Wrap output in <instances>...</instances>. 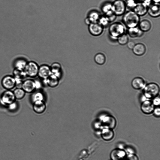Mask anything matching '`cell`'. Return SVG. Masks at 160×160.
I'll use <instances>...</instances> for the list:
<instances>
[{
  "label": "cell",
  "mask_w": 160,
  "mask_h": 160,
  "mask_svg": "<svg viewBox=\"0 0 160 160\" xmlns=\"http://www.w3.org/2000/svg\"><path fill=\"white\" fill-rule=\"evenodd\" d=\"M122 20L124 25L128 28L137 27L140 22V17L132 11L125 13Z\"/></svg>",
  "instance_id": "obj_1"
},
{
  "label": "cell",
  "mask_w": 160,
  "mask_h": 160,
  "mask_svg": "<svg viewBox=\"0 0 160 160\" xmlns=\"http://www.w3.org/2000/svg\"><path fill=\"white\" fill-rule=\"evenodd\" d=\"M160 88L157 84L151 83L148 84L145 87L143 93L145 97L149 99H154L158 95Z\"/></svg>",
  "instance_id": "obj_2"
},
{
  "label": "cell",
  "mask_w": 160,
  "mask_h": 160,
  "mask_svg": "<svg viewBox=\"0 0 160 160\" xmlns=\"http://www.w3.org/2000/svg\"><path fill=\"white\" fill-rule=\"evenodd\" d=\"M110 35L114 38L118 37L125 33V29L124 26L119 22L113 23L109 28Z\"/></svg>",
  "instance_id": "obj_3"
},
{
  "label": "cell",
  "mask_w": 160,
  "mask_h": 160,
  "mask_svg": "<svg viewBox=\"0 0 160 160\" xmlns=\"http://www.w3.org/2000/svg\"><path fill=\"white\" fill-rule=\"evenodd\" d=\"M16 101L13 91L11 90H6L0 96V104L5 107Z\"/></svg>",
  "instance_id": "obj_4"
},
{
  "label": "cell",
  "mask_w": 160,
  "mask_h": 160,
  "mask_svg": "<svg viewBox=\"0 0 160 160\" xmlns=\"http://www.w3.org/2000/svg\"><path fill=\"white\" fill-rule=\"evenodd\" d=\"M39 66L35 62H28L24 70L27 77L34 78L38 77Z\"/></svg>",
  "instance_id": "obj_5"
},
{
  "label": "cell",
  "mask_w": 160,
  "mask_h": 160,
  "mask_svg": "<svg viewBox=\"0 0 160 160\" xmlns=\"http://www.w3.org/2000/svg\"><path fill=\"white\" fill-rule=\"evenodd\" d=\"M126 8L123 0H116L112 3V11L117 17L120 16L125 14Z\"/></svg>",
  "instance_id": "obj_6"
},
{
  "label": "cell",
  "mask_w": 160,
  "mask_h": 160,
  "mask_svg": "<svg viewBox=\"0 0 160 160\" xmlns=\"http://www.w3.org/2000/svg\"><path fill=\"white\" fill-rule=\"evenodd\" d=\"M1 84L6 90H12L16 87V79L13 76L6 75L2 79Z\"/></svg>",
  "instance_id": "obj_7"
},
{
  "label": "cell",
  "mask_w": 160,
  "mask_h": 160,
  "mask_svg": "<svg viewBox=\"0 0 160 160\" xmlns=\"http://www.w3.org/2000/svg\"><path fill=\"white\" fill-rule=\"evenodd\" d=\"M21 88L26 93H33L36 90L35 80L29 79L24 80L22 84Z\"/></svg>",
  "instance_id": "obj_8"
},
{
  "label": "cell",
  "mask_w": 160,
  "mask_h": 160,
  "mask_svg": "<svg viewBox=\"0 0 160 160\" xmlns=\"http://www.w3.org/2000/svg\"><path fill=\"white\" fill-rule=\"evenodd\" d=\"M101 124L105 128L111 129L115 128L117 124V121L116 118L111 115L105 116L101 119Z\"/></svg>",
  "instance_id": "obj_9"
},
{
  "label": "cell",
  "mask_w": 160,
  "mask_h": 160,
  "mask_svg": "<svg viewBox=\"0 0 160 160\" xmlns=\"http://www.w3.org/2000/svg\"><path fill=\"white\" fill-rule=\"evenodd\" d=\"M104 27L98 22L92 23L88 27V30L90 34L94 36L101 35L103 33Z\"/></svg>",
  "instance_id": "obj_10"
},
{
  "label": "cell",
  "mask_w": 160,
  "mask_h": 160,
  "mask_svg": "<svg viewBox=\"0 0 160 160\" xmlns=\"http://www.w3.org/2000/svg\"><path fill=\"white\" fill-rule=\"evenodd\" d=\"M50 66L47 65L43 64L39 66L38 77L41 79H47L51 74Z\"/></svg>",
  "instance_id": "obj_11"
},
{
  "label": "cell",
  "mask_w": 160,
  "mask_h": 160,
  "mask_svg": "<svg viewBox=\"0 0 160 160\" xmlns=\"http://www.w3.org/2000/svg\"><path fill=\"white\" fill-rule=\"evenodd\" d=\"M127 155L124 149L117 148L111 151L110 158L111 160H125Z\"/></svg>",
  "instance_id": "obj_12"
},
{
  "label": "cell",
  "mask_w": 160,
  "mask_h": 160,
  "mask_svg": "<svg viewBox=\"0 0 160 160\" xmlns=\"http://www.w3.org/2000/svg\"><path fill=\"white\" fill-rule=\"evenodd\" d=\"M155 108V105L152 101H143L141 105V111L146 115H149L153 113Z\"/></svg>",
  "instance_id": "obj_13"
},
{
  "label": "cell",
  "mask_w": 160,
  "mask_h": 160,
  "mask_svg": "<svg viewBox=\"0 0 160 160\" xmlns=\"http://www.w3.org/2000/svg\"><path fill=\"white\" fill-rule=\"evenodd\" d=\"M32 106L33 111L38 114L43 113L47 109V104L44 101L35 102L33 103Z\"/></svg>",
  "instance_id": "obj_14"
},
{
  "label": "cell",
  "mask_w": 160,
  "mask_h": 160,
  "mask_svg": "<svg viewBox=\"0 0 160 160\" xmlns=\"http://www.w3.org/2000/svg\"><path fill=\"white\" fill-rule=\"evenodd\" d=\"M148 8L142 2L137 3L133 11L140 17H143L148 13Z\"/></svg>",
  "instance_id": "obj_15"
},
{
  "label": "cell",
  "mask_w": 160,
  "mask_h": 160,
  "mask_svg": "<svg viewBox=\"0 0 160 160\" xmlns=\"http://www.w3.org/2000/svg\"><path fill=\"white\" fill-rule=\"evenodd\" d=\"M60 79L55 75L51 74L47 79L43 80L49 87L51 88L57 87L59 85Z\"/></svg>",
  "instance_id": "obj_16"
},
{
  "label": "cell",
  "mask_w": 160,
  "mask_h": 160,
  "mask_svg": "<svg viewBox=\"0 0 160 160\" xmlns=\"http://www.w3.org/2000/svg\"><path fill=\"white\" fill-rule=\"evenodd\" d=\"M101 134L102 138L107 141L112 140L115 135L113 129L105 128L102 130Z\"/></svg>",
  "instance_id": "obj_17"
},
{
  "label": "cell",
  "mask_w": 160,
  "mask_h": 160,
  "mask_svg": "<svg viewBox=\"0 0 160 160\" xmlns=\"http://www.w3.org/2000/svg\"><path fill=\"white\" fill-rule=\"evenodd\" d=\"M148 13L152 17H158L160 15V6L157 4H151L148 7Z\"/></svg>",
  "instance_id": "obj_18"
},
{
  "label": "cell",
  "mask_w": 160,
  "mask_h": 160,
  "mask_svg": "<svg viewBox=\"0 0 160 160\" xmlns=\"http://www.w3.org/2000/svg\"><path fill=\"white\" fill-rule=\"evenodd\" d=\"M132 50L135 55L141 56L145 54L146 48V46L143 44L139 43L135 44Z\"/></svg>",
  "instance_id": "obj_19"
},
{
  "label": "cell",
  "mask_w": 160,
  "mask_h": 160,
  "mask_svg": "<svg viewBox=\"0 0 160 160\" xmlns=\"http://www.w3.org/2000/svg\"><path fill=\"white\" fill-rule=\"evenodd\" d=\"M52 74H54L60 79L62 75V67L58 62L53 63L50 66Z\"/></svg>",
  "instance_id": "obj_20"
},
{
  "label": "cell",
  "mask_w": 160,
  "mask_h": 160,
  "mask_svg": "<svg viewBox=\"0 0 160 160\" xmlns=\"http://www.w3.org/2000/svg\"><path fill=\"white\" fill-rule=\"evenodd\" d=\"M145 83V82L143 78L140 77H137L132 80L131 85L134 89L139 90L141 89L144 86Z\"/></svg>",
  "instance_id": "obj_21"
},
{
  "label": "cell",
  "mask_w": 160,
  "mask_h": 160,
  "mask_svg": "<svg viewBox=\"0 0 160 160\" xmlns=\"http://www.w3.org/2000/svg\"><path fill=\"white\" fill-rule=\"evenodd\" d=\"M143 34V32L138 27L129 28L128 31V35L132 38L140 37Z\"/></svg>",
  "instance_id": "obj_22"
},
{
  "label": "cell",
  "mask_w": 160,
  "mask_h": 160,
  "mask_svg": "<svg viewBox=\"0 0 160 160\" xmlns=\"http://www.w3.org/2000/svg\"><path fill=\"white\" fill-rule=\"evenodd\" d=\"M13 73V77L17 79L24 81V80L27 77L24 70L14 68Z\"/></svg>",
  "instance_id": "obj_23"
},
{
  "label": "cell",
  "mask_w": 160,
  "mask_h": 160,
  "mask_svg": "<svg viewBox=\"0 0 160 160\" xmlns=\"http://www.w3.org/2000/svg\"><path fill=\"white\" fill-rule=\"evenodd\" d=\"M138 26L143 32H147L151 29L152 25L151 22L149 20H144L140 22Z\"/></svg>",
  "instance_id": "obj_24"
},
{
  "label": "cell",
  "mask_w": 160,
  "mask_h": 160,
  "mask_svg": "<svg viewBox=\"0 0 160 160\" xmlns=\"http://www.w3.org/2000/svg\"><path fill=\"white\" fill-rule=\"evenodd\" d=\"M32 94L31 100L32 103L36 101H44V95L40 89L36 90Z\"/></svg>",
  "instance_id": "obj_25"
},
{
  "label": "cell",
  "mask_w": 160,
  "mask_h": 160,
  "mask_svg": "<svg viewBox=\"0 0 160 160\" xmlns=\"http://www.w3.org/2000/svg\"><path fill=\"white\" fill-rule=\"evenodd\" d=\"M13 92L16 100H21L23 99L26 96V93L22 88L15 89Z\"/></svg>",
  "instance_id": "obj_26"
},
{
  "label": "cell",
  "mask_w": 160,
  "mask_h": 160,
  "mask_svg": "<svg viewBox=\"0 0 160 160\" xmlns=\"http://www.w3.org/2000/svg\"><path fill=\"white\" fill-rule=\"evenodd\" d=\"M100 17L99 13L96 11H93L89 14L87 17L92 23L98 22Z\"/></svg>",
  "instance_id": "obj_27"
},
{
  "label": "cell",
  "mask_w": 160,
  "mask_h": 160,
  "mask_svg": "<svg viewBox=\"0 0 160 160\" xmlns=\"http://www.w3.org/2000/svg\"><path fill=\"white\" fill-rule=\"evenodd\" d=\"M95 63L100 65H102L106 62V58L105 56L102 53H98L96 54L94 57Z\"/></svg>",
  "instance_id": "obj_28"
},
{
  "label": "cell",
  "mask_w": 160,
  "mask_h": 160,
  "mask_svg": "<svg viewBox=\"0 0 160 160\" xmlns=\"http://www.w3.org/2000/svg\"><path fill=\"white\" fill-rule=\"evenodd\" d=\"M27 63L28 62L25 59H18L15 62L14 64L15 68L24 70Z\"/></svg>",
  "instance_id": "obj_29"
},
{
  "label": "cell",
  "mask_w": 160,
  "mask_h": 160,
  "mask_svg": "<svg viewBox=\"0 0 160 160\" xmlns=\"http://www.w3.org/2000/svg\"><path fill=\"white\" fill-rule=\"evenodd\" d=\"M117 39L118 43L122 45L127 44L128 42V37L125 33L118 37Z\"/></svg>",
  "instance_id": "obj_30"
},
{
  "label": "cell",
  "mask_w": 160,
  "mask_h": 160,
  "mask_svg": "<svg viewBox=\"0 0 160 160\" xmlns=\"http://www.w3.org/2000/svg\"><path fill=\"white\" fill-rule=\"evenodd\" d=\"M107 19L109 23L115 21L117 17L116 15L112 11H111L105 14V16Z\"/></svg>",
  "instance_id": "obj_31"
},
{
  "label": "cell",
  "mask_w": 160,
  "mask_h": 160,
  "mask_svg": "<svg viewBox=\"0 0 160 160\" xmlns=\"http://www.w3.org/2000/svg\"><path fill=\"white\" fill-rule=\"evenodd\" d=\"M112 3H107L104 5L101 8V10L105 14L108 12L112 11Z\"/></svg>",
  "instance_id": "obj_32"
},
{
  "label": "cell",
  "mask_w": 160,
  "mask_h": 160,
  "mask_svg": "<svg viewBox=\"0 0 160 160\" xmlns=\"http://www.w3.org/2000/svg\"><path fill=\"white\" fill-rule=\"evenodd\" d=\"M98 22L104 27L107 26L109 23L107 19L105 16L101 17Z\"/></svg>",
  "instance_id": "obj_33"
},
{
  "label": "cell",
  "mask_w": 160,
  "mask_h": 160,
  "mask_svg": "<svg viewBox=\"0 0 160 160\" xmlns=\"http://www.w3.org/2000/svg\"><path fill=\"white\" fill-rule=\"evenodd\" d=\"M125 2L126 7L131 9H134L137 4L134 0H126Z\"/></svg>",
  "instance_id": "obj_34"
},
{
  "label": "cell",
  "mask_w": 160,
  "mask_h": 160,
  "mask_svg": "<svg viewBox=\"0 0 160 160\" xmlns=\"http://www.w3.org/2000/svg\"><path fill=\"white\" fill-rule=\"evenodd\" d=\"M19 105L17 101L7 107V108L11 111L16 110L18 108Z\"/></svg>",
  "instance_id": "obj_35"
},
{
  "label": "cell",
  "mask_w": 160,
  "mask_h": 160,
  "mask_svg": "<svg viewBox=\"0 0 160 160\" xmlns=\"http://www.w3.org/2000/svg\"><path fill=\"white\" fill-rule=\"evenodd\" d=\"M125 160H139V158L135 154L127 155Z\"/></svg>",
  "instance_id": "obj_36"
},
{
  "label": "cell",
  "mask_w": 160,
  "mask_h": 160,
  "mask_svg": "<svg viewBox=\"0 0 160 160\" xmlns=\"http://www.w3.org/2000/svg\"><path fill=\"white\" fill-rule=\"evenodd\" d=\"M154 115L155 117L157 118L159 117L160 116V109L159 107L155 108L153 112Z\"/></svg>",
  "instance_id": "obj_37"
},
{
  "label": "cell",
  "mask_w": 160,
  "mask_h": 160,
  "mask_svg": "<svg viewBox=\"0 0 160 160\" xmlns=\"http://www.w3.org/2000/svg\"><path fill=\"white\" fill-rule=\"evenodd\" d=\"M152 102H153L154 105L156 106H159L160 104V99L159 98L157 97L154 99Z\"/></svg>",
  "instance_id": "obj_38"
},
{
  "label": "cell",
  "mask_w": 160,
  "mask_h": 160,
  "mask_svg": "<svg viewBox=\"0 0 160 160\" xmlns=\"http://www.w3.org/2000/svg\"><path fill=\"white\" fill-rule=\"evenodd\" d=\"M152 0H143L142 3L148 8L152 4Z\"/></svg>",
  "instance_id": "obj_39"
},
{
  "label": "cell",
  "mask_w": 160,
  "mask_h": 160,
  "mask_svg": "<svg viewBox=\"0 0 160 160\" xmlns=\"http://www.w3.org/2000/svg\"><path fill=\"white\" fill-rule=\"evenodd\" d=\"M125 149L126 153H128V154H135L134 150L131 147H127Z\"/></svg>",
  "instance_id": "obj_40"
},
{
  "label": "cell",
  "mask_w": 160,
  "mask_h": 160,
  "mask_svg": "<svg viewBox=\"0 0 160 160\" xmlns=\"http://www.w3.org/2000/svg\"><path fill=\"white\" fill-rule=\"evenodd\" d=\"M128 47L130 49L132 50L135 44L133 41L128 42L127 44Z\"/></svg>",
  "instance_id": "obj_41"
},
{
  "label": "cell",
  "mask_w": 160,
  "mask_h": 160,
  "mask_svg": "<svg viewBox=\"0 0 160 160\" xmlns=\"http://www.w3.org/2000/svg\"><path fill=\"white\" fill-rule=\"evenodd\" d=\"M85 23L88 26L91 23V22L87 17L85 19Z\"/></svg>",
  "instance_id": "obj_42"
},
{
  "label": "cell",
  "mask_w": 160,
  "mask_h": 160,
  "mask_svg": "<svg viewBox=\"0 0 160 160\" xmlns=\"http://www.w3.org/2000/svg\"><path fill=\"white\" fill-rule=\"evenodd\" d=\"M152 2H154L155 4H158L160 3V0H152Z\"/></svg>",
  "instance_id": "obj_43"
},
{
  "label": "cell",
  "mask_w": 160,
  "mask_h": 160,
  "mask_svg": "<svg viewBox=\"0 0 160 160\" xmlns=\"http://www.w3.org/2000/svg\"><path fill=\"white\" fill-rule=\"evenodd\" d=\"M134 1L136 2H137L140 1H141V0H134ZM142 1H143V0H142Z\"/></svg>",
  "instance_id": "obj_44"
}]
</instances>
